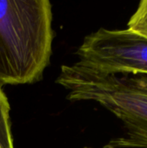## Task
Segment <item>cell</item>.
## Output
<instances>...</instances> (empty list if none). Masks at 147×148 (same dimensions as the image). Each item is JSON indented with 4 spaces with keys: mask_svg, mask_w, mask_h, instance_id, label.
Instances as JSON below:
<instances>
[{
    "mask_svg": "<svg viewBox=\"0 0 147 148\" xmlns=\"http://www.w3.org/2000/svg\"><path fill=\"white\" fill-rule=\"evenodd\" d=\"M0 148H2V147H0Z\"/></svg>",
    "mask_w": 147,
    "mask_h": 148,
    "instance_id": "6",
    "label": "cell"
},
{
    "mask_svg": "<svg viewBox=\"0 0 147 148\" xmlns=\"http://www.w3.org/2000/svg\"><path fill=\"white\" fill-rule=\"evenodd\" d=\"M49 0H0V86L38 81L49 64L54 30Z\"/></svg>",
    "mask_w": 147,
    "mask_h": 148,
    "instance_id": "1",
    "label": "cell"
},
{
    "mask_svg": "<svg viewBox=\"0 0 147 148\" xmlns=\"http://www.w3.org/2000/svg\"><path fill=\"white\" fill-rule=\"evenodd\" d=\"M10 103L2 87L0 86V147L14 148L10 121Z\"/></svg>",
    "mask_w": 147,
    "mask_h": 148,
    "instance_id": "4",
    "label": "cell"
},
{
    "mask_svg": "<svg viewBox=\"0 0 147 148\" xmlns=\"http://www.w3.org/2000/svg\"><path fill=\"white\" fill-rule=\"evenodd\" d=\"M128 30L147 40V0H142L127 23Z\"/></svg>",
    "mask_w": 147,
    "mask_h": 148,
    "instance_id": "5",
    "label": "cell"
},
{
    "mask_svg": "<svg viewBox=\"0 0 147 148\" xmlns=\"http://www.w3.org/2000/svg\"><path fill=\"white\" fill-rule=\"evenodd\" d=\"M56 83L68 100L96 101L122 122L125 134L103 148H147V75H100L74 63L61 67Z\"/></svg>",
    "mask_w": 147,
    "mask_h": 148,
    "instance_id": "2",
    "label": "cell"
},
{
    "mask_svg": "<svg viewBox=\"0 0 147 148\" xmlns=\"http://www.w3.org/2000/svg\"><path fill=\"white\" fill-rule=\"evenodd\" d=\"M81 68L100 75H147V40L127 29L100 28L76 52Z\"/></svg>",
    "mask_w": 147,
    "mask_h": 148,
    "instance_id": "3",
    "label": "cell"
}]
</instances>
